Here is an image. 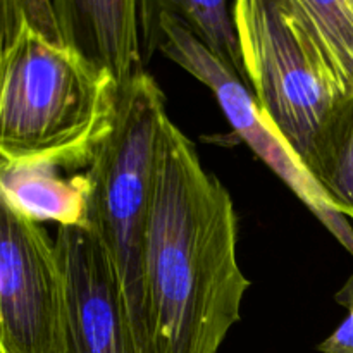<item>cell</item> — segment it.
Masks as SVG:
<instances>
[{
	"instance_id": "cell-9",
	"label": "cell",
	"mask_w": 353,
	"mask_h": 353,
	"mask_svg": "<svg viewBox=\"0 0 353 353\" xmlns=\"http://www.w3.org/2000/svg\"><path fill=\"white\" fill-rule=\"evenodd\" d=\"M43 162H0V202L34 223L86 228L88 178Z\"/></svg>"
},
{
	"instance_id": "cell-6",
	"label": "cell",
	"mask_w": 353,
	"mask_h": 353,
	"mask_svg": "<svg viewBox=\"0 0 353 353\" xmlns=\"http://www.w3.org/2000/svg\"><path fill=\"white\" fill-rule=\"evenodd\" d=\"M159 50L212 90L238 138L264 161L353 255V228L348 217L336 209L323 186L271 123L252 90L247 88V83L207 48L178 17L168 16L162 19Z\"/></svg>"
},
{
	"instance_id": "cell-7",
	"label": "cell",
	"mask_w": 353,
	"mask_h": 353,
	"mask_svg": "<svg viewBox=\"0 0 353 353\" xmlns=\"http://www.w3.org/2000/svg\"><path fill=\"white\" fill-rule=\"evenodd\" d=\"M55 243L68 285L65 353H148L102 241L88 228L59 226Z\"/></svg>"
},
{
	"instance_id": "cell-13",
	"label": "cell",
	"mask_w": 353,
	"mask_h": 353,
	"mask_svg": "<svg viewBox=\"0 0 353 353\" xmlns=\"http://www.w3.org/2000/svg\"><path fill=\"white\" fill-rule=\"evenodd\" d=\"M336 302L348 310V316L336 331L317 347L319 353H353V276L340 290Z\"/></svg>"
},
{
	"instance_id": "cell-5",
	"label": "cell",
	"mask_w": 353,
	"mask_h": 353,
	"mask_svg": "<svg viewBox=\"0 0 353 353\" xmlns=\"http://www.w3.org/2000/svg\"><path fill=\"white\" fill-rule=\"evenodd\" d=\"M68 324L57 243L0 202V353H65Z\"/></svg>"
},
{
	"instance_id": "cell-1",
	"label": "cell",
	"mask_w": 353,
	"mask_h": 353,
	"mask_svg": "<svg viewBox=\"0 0 353 353\" xmlns=\"http://www.w3.org/2000/svg\"><path fill=\"white\" fill-rule=\"evenodd\" d=\"M236 247L231 195L168 116L159 134L141 257L155 353L219 352L250 288Z\"/></svg>"
},
{
	"instance_id": "cell-8",
	"label": "cell",
	"mask_w": 353,
	"mask_h": 353,
	"mask_svg": "<svg viewBox=\"0 0 353 353\" xmlns=\"http://www.w3.org/2000/svg\"><path fill=\"white\" fill-rule=\"evenodd\" d=\"M62 43L123 86L143 71L140 0H52Z\"/></svg>"
},
{
	"instance_id": "cell-4",
	"label": "cell",
	"mask_w": 353,
	"mask_h": 353,
	"mask_svg": "<svg viewBox=\"0 0 353 353\" xmlns=\"http://www.w3.org/2000/svg\"><path fill=\"white\" fill-rule=\"evenodd\" d=\"M238 40L252 93L307 168L343 97L290 24L279 0H236Z\"/></svg>"
},
{
	"instance_id": "cell-10",
	"label": "cell",
	"mask_w": 353,
	"mask_h": 353,
	"mask_svg": "<svg viewBox=\"0 0 353 353\" xmlns=\"http://www.w3.org/2000/svg\"><path fill=\"white\" fill-rule=\"evenodd\" d=\"M236 0H140V26L143 61L147 64L161 45V23L172 16L226 62L245 83L247 74L234 21Z\"/></svg>"
},
{
	"instance_id": "cell-3",
	"label": "cell",
	"mask_w": 353,
	"mask_h": 353,
	"mask_svg": "<svg viewBox=\"0 0 353 353\" xmlns=\"http://www.w3.org/2000/svg\"><path fill=\"white\" fill-rule=\"evenodd\" d=\"M165 97L147 71L131 76L119 92L112 128L97 147L88 178L86 228L109 252L128 305L148 353H155L143 290V238L154 188L155 159Z\"/></svg>"
},
{
	"instance_id": "cell-2",
	"label": "cell",
	"mask_w": 353,
	"mask_h": 353,
	"mask_svg": "<svg viewBox=\"0 0 353 353\" xmlns=\"http://www.w3.org/2000/svg\"><path fill=\"white\" fill-rule=\"evenodd\" d=\"M0 162L88 168L112 128L121 86L23 23L2 45Z\"/></svg>"
},
{
	"instance_id": "cell-12",
	"label": "cell",
	"mask_w": 353,
	"mask_h": 353,
	"mask_svg": "<svg viewBox=\"0 0 353 353\" xmlns=\"http://www.w3.org/2000/svg\"><path fill=\"white\" fill-rule=\"evenodd\" d=\"M307 169L336 209L353 219V95L334 107L317 137Z\"/></svg>"
},
{
	"instance_id": "cell-11",
	"label": "cell",
	"mask_w": 353,
	"mask_h": 353,
	"mask_svg": "<svg viewBox=\"0 0 353 353\" xmlns=\"http://www.w3.org/2000/svg\"><path fill=\"white\" fill-rule=\"evenodd\" d=\"M283 12L340 95H353V0H279Z\"/></svg>"
}]
</instances>
